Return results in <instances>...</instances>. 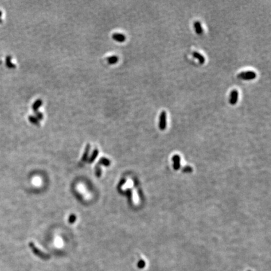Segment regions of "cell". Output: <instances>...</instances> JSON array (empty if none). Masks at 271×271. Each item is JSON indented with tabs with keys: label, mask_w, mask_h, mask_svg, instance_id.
I'll list each match as a JSON object with an SVG mask.
<instances>
[{
	"label": "cell",
	"mask_w": 271,
	"mask_h": 271,
	"mask_svg": "<svg viewBox=\"0 0 271 271\" xmlns=\"http://www.w3.org/2000/svg\"><path fill=\"white\" fill-rule=\"evenodd\" d=\"M237 77L240 79H242L245 80H254L257 77V73L255 72L251 71V70H249V71L242 72L240 73H239L238 75H237Z\"/></svg>",
	"instance_id": "cell-1"
},
{
	"label": "cell",
	"mask_w": 271,
	"mask_h": 271,
	"mask_svg": "<svg viewBox=\"0 0 271 271\" xmlns=\"http://www.w3.org/2000/svg\"><path fill=\"white\" fill-rule=\"evenodd\" d=\"M167 113L165 110L161 112L159 115V128L161 130H165L166 128L167 124Z\"/></svg>",
	"instance_id": "cell-2"
},
{
	"label": "cell",
	"mask_w": 271,
	"mask_h": 271,
	"mask_svg": "<svg viewBox=\"0 0 271 271\" xmlns=\"http://www.w3.org/2000/svg\"><path fill=\"white\" fill-rule=\"evenodd\" d=\"M239 99V92L238 90L236 89H233L230 92V99H229V103L232 106L235 105L238 102Z\"/></svg>",
	"instance_id": "cell-3"
},
{
	"label": "cell",
	"mask_w": 271,
	"mask_h": 271,
	"mask_svg": "<svg viewBox=\"0 0 271 271\" xmlns=\"http://www.w3.org/2000/svg\"><path fill=\"white\" fill-rule=\"evenodd\" d=\"M30 247H31L32 250L33 251V252H34V253L36 254V255H38V256L41 257H43V258H44V259H46V258H47V257H48V255H46V254L41 252V250H40L37 248V247H36L35 245V244L33 243V242L30 243Z\"/></svg>",
	"instance_id": "cell-4"
},
{
	"label": "cell",
	"mask_w": 271,
	"mask_h": 271,
	"mask_svg": "<svg viewBox=\"0 0 271 271\" xmlns=\"http://www.w3.org/2000/svg\"><path fill=\"white\" fill-rule=\"evenodd\" d=\"M192 55L194 58H195L198 60V62H200V63H201V64H203V63L205 62V57H204V56L199 52H196V51L193 52L192 53Z\"/></svg>",
	"instance_id": "cell-5"
},
{
	"label": "cell",
	"mask_w": 271,
	"mask_h": 271,
	"mask_svg": "<svg viewBox=\"0 0 271 271\" xmlns=\"http://www.w3.org/2000/svg\"><path fill=\"white\" fill-rule=\"evenodd\" d=\"M193 26H194V28H195V32L197 33V34L202 35L203 32V30L202 26V25H201L200 22L198 21L195 22V23H194Z\"/></svg>",
	"instance_id": "cell-6"
},
{
	"label": "cell",
	"mask_w": 271,
	"mask_h": 271,
	"mask_svg": "<svg viewBox=\"0 0 271 271\" xmlns=\"http://www.w3.org/2000/svg\"><path fill=\"white\" fill-rule=\"evenodd\" d=\"M90 149V145H87V146L86 148H85V153H84V154H83V155L82 158V159H81V161H82V162H85V161H86L87 159Z\"/></svg>",
	"instance_id": "cell-7"
},
{
	"label": "cell",
	"mask_w": 271,
	"mask_h": 271,
	"mask_svg": "<svg viewBox=\"0 0 271 271\" xmlns=\"http://www.w3.org/2000/svg\"><path fill=\"white\" fill-rule=\"evenodd\" d=\"M113 37L114 38L116 39L117 41L119 42H124L126 39V36L122 34H120V33H116V34L114 35Z\"/></svg>",
	"instance_id": "cell-8"
},
{
	"label": "cell",
	"mask_w": 271,
	"mask_h": 271,
	"mask_svg": "<svg viewBox=\"0 0 271 271\" xmlns=\"http://www.w3.org/2000/svg\"><path fill=\"white\" fill-rule=\"evenodd\" d=\"M98 154H99V151L98 149H95L94 151H93V152L92 153V156H90V158L89 159V163H92L93 162V161H94V159L97 158V156H98Z\"/></svg>",
	"instance_id": "cell-9"
},
{
	"label": "cell",
	"mask_w": 271,
	"mask_h": 271,
	"mask_svg": "<svg viewBox=\"0 0 271 271\" xmlns=\"http://www.w3.org/2000/svg\"><path fill=\"white\" fill-rule=\"evenodd\" d=\"M99 164H100V165H104L105 166H109L110 164V161L107 158H102L101 159H100L99 165Z\"/></svg>",
	"instance_id": "cell-10"
},
{
	"label": "cell",
	"mask_w": 271,
	"mask_h": 271,
	"mask_svg": "<svg viewBox=\"0 0 271 271\" xmlns=\"http://www.w3.org/2000/svg\"><path fill=\"white\" fill-rule=\"evenodd\" d=\"M95 175L98 177H100L101 176V169H100V168L98 165L95 168Z\"/></svg>",
	"instance_id": "cell-11"
},
{
	"label": "cell",
	"mask_w": 271,
	"mask_h": 271,
	"mask_svg": "<svg viewBox=\"0 0 271 271\" xmlns=\"http://www.w3.org/2000/svg\"><path fill=\"white\" fill-rule=\"evenodd\" d=\"M75 220H76V217L74 215H72L69 218V222L70 223H73L75 222Z\"/></svg>",
	"instance_id": "cell-12"
}]
</instances>
